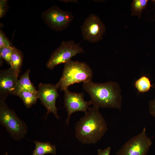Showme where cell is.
<instances>
[{"instance_id": "1", "label": "cell", "mask_w": 155, "mask_h": 155, "mask_svg": "<svg viewBox=\"0 0 155 155\" xmlns=\"http://www.w3.org/2000/svg\"><path fill=\"white\" fill-rule=\"evenodd\" d=\"M99 109L94 106L89 107L75 125V137L82 144L96 143L108 130L106 123Z\"/></svg>"}, {"instance_id": "2", "label": "cell", "mask_w": 155, "mask_h": 155, "mask_svg": "<svg viewBox=\"0 0 155 155\" xmlns=\"http://www.w3.org/2000/svg\"><path fill=\"white\" fill-rule=\"evenodd\" d=\"M84 90L89 95L91 104L98 108L121 109L122 97L119 84L110 81L102 83L92 81L84 83Z\"/></svg>"}, {"instance_id": "3", "label": "cell", "mask_w": 155, "mask_h": 155, "mask_svg": "<svg viewBox=\"0 0 155 155\" xmlns=\"http://www.w3.org/2000/svg\"><path fill=\"white\" fill-rule=\"evenodd\" d=\"M92 70L87 63L71 60L64 63L62 75L56 84L64 91L75 83L92 81Z\"/></svg>"}, {"instance_id": "4", "label": "cell", "mask_w": 155, "mask_h": 155, "mask_svg": "<svg viewBox=\"0 0 155 155\" xmlns=\"http://www.w3.org/2000/svg\"><path fill=\"white\" fill-rule=\"evenodd\" d=\"M0 122L14 140L19 141L25 137L28 133L26 123L10 109L4 100L0 102Z\"/></svg>"}, {"instance_id": "5", "label": "cell", "mask_w": 155, "mask_h": 155, "mask_svg": "<svg viewBox=\"0 0 155 155\" xmlns=\"http://www.w3.org/2000/svg\"><path fill=\"white\" fill-rule=\"evenodd\" d=\"M152 143L144 127L140 133L127 141L116 155H146Z\"/></svg>"}, {"instance_id": "6", "label": "cell", "mask_w": 155, "mask_h": 155, "mask_svg": "<svg viewBox=\"0 0 155 155\" xmlns=\"http://www.w3.org/2000/svg\"><path fill=\"white\" fill-rule=\"evenodd\" d=\"M84 52L78 44L73 40L63 41L60 46L52 53L46 66L50 69L60 64L66 63L78 53Z\"/></svg>"}, {"instance_id": "7", "label": "cell", "mask_w": 155, "mask_h": 155, "mask_svg": "<svg viewBox=\"0 0 155 155\" xmlns=\"http://www.w3.org/2000/svg\"><path fill=\"white\" fill-rule=\"evenodd\" d=\"M42 18L52 29L62 31L67 28L73 21L74 16L70 12L53 6L42 13Z\"/></svg>"}, {"instance_id": "8", "label": "cell", "mask_w": 155, "mask_h": 155, "mask_svg": "<svg viewBox=\"0 0 155 155\" xmlns=\"http://www.w3.org/2000/svg\"><path fill=\"white\" fill-rule=\"evenodd\" d=\"M82 34L84 40L95 43L102 39L106 27L99 17L94 14L90 15L81 26Z\"/></svg>"}, {"instance_id": "9", "label": "cell", "mask_w": 155, "mask_h": 155, "mask_svg": "<svg viewBox=\"0 0 155 155\" xmlns=\"http://www.w3.org/2000/svg\"><path fill=\"white\" fill-rule=\"evenodd\" d=\"M58 88L57 84L40 83L38 86V96L42 104L46 108L48 114L51 113L59 119L58 109L56 106V101L59 96Z\"/></svg>"}, {"instance_id": "10", "label": "cell", "mask_w": 155, "mask_h": 155, "mask_svg": "<svg viewBox=\"0 0 155 155\" xmlns=\"http://www.w3.org/2000/svg\"><path fill=\"white\" fill-rule=\"evenodd\" d=\"M64 92V106L67 113L65 123L68 125L72 113L79 111L85 113L91 104L90 101H86L84 100L83 93L71 92L68 89Z\"/></svg>"}, {"instance_id": "11", "label": "cell", "mask_w": 155, "mask_h": 155, "mask_svg": "<svg viewBox=\"0 0 155 155\" xmlns=\"http://www.w3.org/2000/svg\"><path fill=\"white\" fill-rule=\"evenodd\" d=\"M18 81V77L10 67L0 72V94L5 95H15L16 87Z\"/></svg>"}, {"instance_id": "12", "label": "cell", "mask_w": 155, "mask_h": 155, "mask_svg": "<svg viewBox=\"0 0 155 155\" xmlns=\"http://www.w3.org/2000/svg\"><path fill=\"white\" fill-rule=\"evenodd\" d=\"M30 71L29 69L27 70L18 80L15 88V95H17L21 91H28L37 94L38 90H36L29 78Z\"/></svg>"}, {"instance_id": "13", "label": "cell", "mask_w": 155, "mask_h": 155, "mask_svg": "<svg viewBox=\"0 0 155 155\" xmlns=\"http://www.w3.org/2000/svg\"><path fill=\"white\" fill-rule=\"evenodd\" d=\"M35 148L32 155H44L56 154V146L49 142H42L34 140Z\"/></svg>"}, {"instance_id": "14", "label": "cell", "mask_w": 155, "mask_h": 155, "mask_svg": "<svg viewBox=\"0 0 155 155\" xmlns=\"http://www.w3.org/2000/svg\"><path fill=\"white\" fill-rule=\"evenodd\" d=\"M23 60L22 52L15 46H13L10 60V67L17 77L20 71Z\"/></svg>"}, {"instance_id": "15", "label": "cell", "mask_w": 155, "mask_h": 155, "mask_svg": "<svg viewBox=\"0 0 155 155\" xmlns=\"http://www.w3.org/2000/svg\"><path fill=\"white\" fill-rule=\"evenodd\" d=\"M17 96L22 99L25 106L27 108L35 104L38 98L37 94L24 91H21Z\"/></svg>"}, {"instance_id": "16", "label": "cell", "mask_w": 155, "mask_h": 155, "mask_svg": "<svg viewBox=\"0 0 155 155\" xmlns=\"http://www.w3.org/2000/svg\"><path fill=\"white\" fill-rule=\"evenodd\" d=\"M134 86L138 92L142 93L149 91L152 86L149 78L145 75H143L137 80Z\"/></svg>"}, {"instance_id": "17", "label": "cell", "mask_w": 155, "mask_h": 155, "mask_svg": "<svg viewBox=\"0 0 155 155\" xmlns=\"http://www.w3.org/2000/svg\"><path fill=\"white\" fill-rule=\"evenodd\" d=\"M148 0H134L131 4V15L137 16L139 18L141 17L143 10L146 8Z\"/></svg>"}, {"instance_id": "18", "label": "cell", "mask_w": 155, "mask_h": 155, "mask_svg": "<svg viewBox=\"0 0 155 155\" xmlns=\"http://www.w3.org/2000/svg\"><path fill=\"white\" fill-rule=\"evenodd\" d=\"M13 47L12 46L0 48V57L3 59L9 65Z\"/></svg>"}, {"instance_id": "19", "label": "cell", "mask_w": 155, "mask_h": 155, "mask_svg": "<svg viewBox=\"0 0 155 155\" xmlns=\"http://www.w3.org/2000/svg\"><path fill=\"white\" fill-rule=\"evenodd\" d=\"M12 46L11 42L3 32L0 30V48Z\"/></svg>"}, {"instance_id": "20", "label": "cell", "mask_w": 155, "mask_h": 155, "mask_svg": "<svg viewBox=\"0 0 155 155\" xmlns=\"http://www.w3.org/2000/svg\"><path fill=\"white\" fill-rule=\"evenodd\" d=\"M7 1L0 0V18H2L5 15L7 10Z\"/></svg>"}, {"instance_id": "21", "label": "cell", "mask_w": 155, "mask_h": 155, "mask_svg": "<svg viewBox=\"0 0 155 155\" xmlns=\"http://www.w3.org/2000/svg\"><path fill=\"white\" fill-rule=\"evenodd\" d=\"M148 109L149 113L155 119V97L149 101Z\"/></svg>"}, {"instance_id": "22", "label": "cell", "mask_w": 155, "mask_h": 155, "mask_svg": "<svg viewBox=\"0 0 155 155\" xmlns=\"http://www.w3.org/2000/svg\"><path fill=\"white\" fill-rule=\"evenodd\" d=\"M111 150L110 146H108L103 150L98 149L97 151V155H110Z\"/></svg>"}, {"instance_id": "23", "label": "cell", "mask_w": 155, "mask_h": 155, "mask_svg": "<svg viewBox=\"0 0 155 155\" xmlns=\"http://www.w3.org/2000/svg\"><path fill=\"white\" fill-rule=\"evenodd\" d=\"M61 1L65 3H78V0H60Z\"/></svg>"}, {"instance_id": "24", "label": "cell", "mask_w": 155, "mask_h": 155, "mask_svg": "<svg viewBox=\"0 0 155 155\" xmlns=\"http://www.w3.org/2000/svg\"><path fill=\"white\" fill-rule=\"evenodd\" d=\"M4 155H8V154L7 152H6Z\"/></svg>"}]
</instances>
